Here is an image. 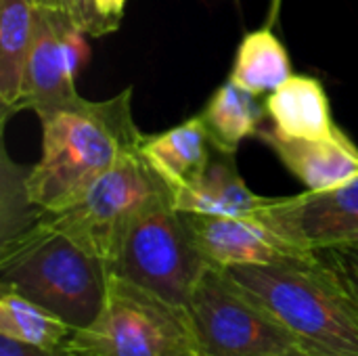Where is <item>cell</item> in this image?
I'll list each match as a JSON object with an SVG mask.
<instances>
[{"label":"cell","mask_w":358,"mask_h":356,"mask_svg":"<svg viewBox=\"0 0 358 356\" xmlns=\"http://www.w3.org/2000/svg\"><path fill=\"white\" fill-rule=\"evenodd\" d=\"M42 153L27 170L29 201L55 214L73 206L94 180L130 153L141 151L143 134L132 115V88L107 101L76 99L40 115Z\"/></svg>","instance_id":"cell-1"},{"label":"cell","mask_w":358,"mask_h":356,"mask_svg":"<svg viewBox=\"0 0 358 356\" xmlns=\"http://www.w3.org/2000/svg\"><path fill=\"white\" fill-rule=\"evenodd\" d=\"M227 271L296 338L302 350L358 356V300L325 252Z\"/></svg>","instance_id":"cell-2"},{"label":"cell","mask_w":358,"mask_h":356,"mask_svg":"<svg viewBox=\"0 0 358 356\" xmlns=\"http://www.w3.org/2000/svg\"><path fill=\"white\" fill-rule=\"evenodd\" d=\"M111 269L40 218L0 241V290H13L61 317L88 327L103 311Z\"/></svg>","instance_id":"cell-3"},{"label":"cell","mask_w":358,"mask_h":356,"mask_svg":"<svg viewBox=\"0 0 358 356\" xmlns=\"http://www.w3.org/2000/svg\"><path fill=\"white\" fill-rule=\"evenodd\" d=\"M63 356H201L185 306L111 273L99 317L73 329Z\"/></svg>","instance_id":"cell-4"},{"label":"cell","mask_w":358,"mask_h":356,"mask_svg":"<svg viewBox=\"0 0 358 356\" xmlns=\"http://www.w3.org/2000/svg\"><path fill=\"white\" fill-rule=\"evenodd\" d=\"M162 197H172L170 187L136 151L94 180L73 206L42 212V222L113 269L132 220Z\"/></svg>","instance_id":"cell-5"},{"label":"cell","mask_w":358,"mask_h":356,"mask_svg":"<svg viewBox=\"0 0 358 356\" xmlns=\"http://www.w3.org/2000/svg\"><path fill=\"white\" fill-rule=\"evenodd\" d=\"M208 266L187 214L162 197L132 220L111 273L187 308Z\"/></svg>","instance_id":"cell-6"},{"label":"cell","mask_w":358,"mask_h":356,"mask_svg":"<svg viewBox=\"0 0 358 356\" xmlns=\"http://www.w3.org/2000/svg\"><path fill=\"white\" fill-rule=\"evenodd\" d=\"M187 313L201 356H273L298 346L296 338L227 269L214 264L197 281Z\"/></svg>","instance_id":"cell-7"},{"label":"cell","mask_w":358,"mask_h":356,"mask_svg":"<svg viewBox=\"0 0 358 356\" xmlns=\"http://www.w3.org/2000/svg\"><path fill=\"white\" fill-rule=\"evenodd\" d=\"M254 218L306 252L358 248V178L273 201Z\"/></svg>","instance_id":"cell-8"},{"label":"cell","mask_w":358,"mask_h":356,"mask_svg":"<svg viewBox=\"0 0 358 356\" xmlns=\"http://www.w3.org/2000/svg\"><path fill=\"white\" fill-rule=\"evenodd\" d=\"M197 248L206 260L220 269L277 264L294 258H308L317 252H306L283 239L258 218L210 216L185 212Z\"/></svg>","instance_id":"cell-9"},{"label":"cell","mask_w":358,"mask_h":356,"mask_svg":"<svg viewBox=\"0 0 358 356\" xmlns=\"http://www.w3.org/2000/svg\"><path fill=\"white\" fill-rule=\"evenodd\" d=\"M71 17L59 8L36 6V36L25 69L19 111L29 109L38 118L80 99L76 73L63 44V23Z\"/></svg>","instance_id":"cell-10"},{"label":"cell","mask_w":358,"mask_h":356,"mask_svg":"<svg viewBox=\"0 0 358 356\" xmlns=\"http://www.w3.org/2000/svg\"><path fill=\"white\" fill-rule=\"evenodd\" d=\"M256 138L275 151L306 191H327L358 178V147L344 132L329 138H285L262 126Z\"/></svg>","instance_id":"cell-11"},{"label":"cell","mask_w":358,"mask_h":356,"mask_svg":"<svg viewBox=\"0 0 358 356\" xmlns=\"http://www.w3.org/2000/svg\"><path fill=\"white\" fill-rule=\"evenodd\" d=\"M172 201L174 208L191 214L254 218L273 201V197L254 193L241 178L235 155L214 149L208 168L193 183L174 191Z\"/></svg>","instance_id":"cell-12"},{"label":"cell","mask_w":358,"mask_h":356,"mask_svg":"<svg viewBox=\"0 0 358 356\" xmlns=\"http://www.w3.org/2000/svg\"><path fill=\"white\" fill-rule=\"evenodd\" d=\"M273 130L285 138H329L340 134L323 84L310 76H292L264 101Z\"/></svg>","instance_id":"cell-13"},{"label":"cell","mask_w":358,"mask_h":356,"mask_svg":"<svg viewBox=\"0 0 358 356\" xmlns=\"http://www.w3.org/2000/svg\"><path fill=\"white\" fill-rule=\"evenodd\" d=\"M141 153L174 193L208 168L214 145L201 115H195L166 132L145 136Z\"/></svg>","instance_id":"cell-14"},{"label":"cell","mask_w":358,"mask_h":356,"mask_svg":"<svg viewBox=\"0 0 358 356\" xmlns=\"http://www.w3.org/2000/svg\"><path fill=\"white\" fill-rule=\"evenodd\" d=\"M36 36L31 0H0V105L2 122L19 111L25 69Z\"/></svg>","instance_id":"cell-15"},{"label":"cell","mask_w":358,"mask_h":356,"mask_svg":"<svg viewBox=\"0 0 358 356\" xmlns=\"http://www.w3.org/2000/svg\"><path fill=\"white\" fill-rule=\"evenodd\" d=\"M199 115L208 128L214 149L227 155H235L239 145L245 138L256 136L264 126L266 109L256 101L252 92L229 80L216 88Z\"/></svg>","instance_id":"cell-16"},{"label":"cell","mask_w":358,"mask_h":356,"mask_svg":"<svg viewBox=\"0 0 358 356\" xmlns=\"http://www.w3.org/2000/svg\"><path fill=\"white\" fill-rule=\"evenodd\" d=\"M292 59L271 27L245 34L229 80L254 97L271 94L292 78Z\"/></svg>","instance_id":"cell-17"},{"label":"cell","mask_w":358,"mask_h":356,"mask_svg":"<svg viewBox=\"0 0 358 356\" xmlns=\"http://www.w3.org/2000/svg\"><path fill=\"white\" fill-rule=\"evenodd\" d=\"M71 334L73 327L44 306L13 290H0V336L44 350H61Z\"/></svg>","instance_id":"cell-18"},{"label":"cell","mask_w":358,"mask_h":356,"mask_svg":"<svg viewBox=\"0 0 358 356\" xmlns=\"http://www.w3.org/2000/svg\"><path fill=\"white\" fill-rule=\"evenodd\" d=\"M336 266L340 269V273L344 275L348 287L352 290L355 298L358 300V248H348V250H327L325 252Z\"/></svg>","instance_id":"cell-19"},{"label":"cell","mask_w":358,"mask_h":356,"mask_svg":"<svg viewBox=\"0 0 358 356\" xmlns=\"http://www.w3.org/2000/svg\"><path fill=\"white\" fill-rule=\"evenodd\" d=\"M128 0H92L94 13L101 21L103 34H113L120 29L122 17H124V6Z\"/></svg>","instance_id":"cell-20"},{"label":"cell","mask_w":358,"mask_h":356,"mask_svg":"<svg viewBox=\"0 0 358 356\" xmlns=\"http://www.w3.org/2000/svg\"><path fill=\"white\" fill-rule=\"evenodd\" d=\"M73 8H71V17L73 21L92 38H101L105 36L103 34V27H101V21L94 13V4L92 0H71Z\"/></svg>","instance_id":"cell-21"},{"label":"cell","mask_w":358,"mask_h":356,"mask_svg":"<svg viewBox=\"0 0 358 356\" xmlns=\"http://www.w3.org/2000/svg\"><path fill=\"white\" fill-rule=\"evenodd\" d=\"M0 356H63L59 350H44L38 346H29L6 336H0Z\"/></svg>","instance_id":"cell-22"},{"label":"cell","mask_w":358,"mask_h":356,"mask_svg":"<svg viewBox=\"0 0 358 356\" xmlns=\"http://www.w3.org/2000/svg\"><path fill=\"white\" fill-rule=\"evenodd\" d=\"M31 2H34V6H42V8H59V10H65V13H69V15H71V8H73L71 0H31Z\"/></svg>","instance_id":"cell-23"},{"label":"cell","mask_w":358,"mask_h":356,"mask_svg":"<svg viewBox=\"0 0 358 356\" xmlns=\"http://www.w3.org/2000/svg\"><path fill=\"white\" fill-rule=\"evenodd\" d=\"M281 4H283V0H271V8H268V15H266V25H264V27H271V29H273V25H275V23H277V19H279Z\"/></svg>","instance_id":"cell-24"},{"label":"cell","mask_w":358,"mask_h":356,"mask_svg":"<svg viewBox=\"0 0 358 356\" xmlns=\"http://www.w3.org/2000/svg\"><path fill=\"white\" fill-rule=\"evenodd\" d=\"M273 356H319V355H313V353H308V350H302V348H289V350H285V353H279V355H273Z\"/></svg>","instance_id":"cell-25"}]
</instances>
